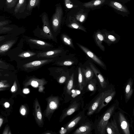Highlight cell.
Listing matches in <instances>:
<instances>
[{
	"label": "cell",
	"instance_id": "6da1fadb",
	"mask_svg": "<svg viewBox=\"0 0 134 134\" xmlns=\"http://www.w3.org/2000/svg\"><path fill=\"white\" fill-rule=\"evenodd\" d=\"M24 42V38H21L17 46L8 52L7 55L10 61H15L17 63L21 61L38 59L36 57L37 51L23 49Z\"/></svg>",
	"mask_w": 134,
	"mask_h": 134
},
{
	"label": "cell",
	"instance_id": "7a4b0ae2",
	"mask_svg": "<svg viewBox=\"0 0 134 134\" xmlns=\"http://www.w3.org/2000/svg\"><path fill=\"white\" fill-rule=\"evenodd\" d=\"M119 101L116 99L105 112L96 120L94 123V130L96 134H105L106 125L119 107Z\"/></svg>",
	"mask_w": 134,
	"mask_h": 134
},
{
	"label": "cell",
	"instance_id": "3957f363",
	"mask_svg": "<svg viewBox=\"0 0 134 134\" xmlns=\"http://www.w3.org/2000/svg\"><path fill=\"white\" fill-rule=\"evenodd\" d=\"M42 23V28L37 25L36 28L33 31L34 35L42 39L52 40L57 43V37L53 34L50 24V20L47 13L45 12L42 13L40 15Z\"/></svg>",
	"mask_w": 134,
	"mask_h": 134
},
{
	"label": "cell",
	"instance_id": "277c9868",
	"mask_svg": "<svg viewBox=\"0 0 134 134\" xmlns=\"http://www.w3.org/2000/svg\"><path fill=\"white\" fill-rule=\"evenodd\" d=\"M115 118L121 134H130L133 130V121L131 115L119 107L113 115Z\"/></svg>",
	"mask_w": 134,
	"mask_h": 134
},
{
	"label": "cell",
	"instance_id": "5b68a950",
	"mask_svg": "<svg viewBox=\"0 0 134 134\" xmlns=\"http://www.w3.org/2000/svg\"><path fill=\"white\" fill-rule=\"evenodd\" d=\"M60 57L21 61L17 63L16 67L21 70L30 72L38 69L46 65L53 63Z\"/></svg>",
	"mask_w": 134,
	"mask_h": 134
},
{
	"label": "cell",
	"instance_id": "8992f818",
	"mask_svg": "<svg viewBox=\"0 0 134 134\" xmlns=\"http://www.w3.org/2000/svg\"><path fill=\"white\" fill-rule=\"evenodd\" d=\"M55 7V12L52 15L50 22L53 33L57 37L60 32L63 15V10L60 4H56Z\"/></svg>",
	"mask_w": 134,
	"mask_h": 134
},
{
	"label": "cell",
	"instance_id": "52a82bcc",
	"mask_svg": "<svg viewBox=\"0 0 134 134\" xmlns=\"http://www.w3.org/2000/svg\"><path fill=\"white\" fill-rule=\"evenodd\" d=\"M23 38L24 42L31 49L45 51L54 48V46L52 44L38 39L27 36H24Z\"/></svg>",
	"mask_w": 134,
	"mask_h": 134
},
{
	"label": "cell",
	"instance_id": "ba28073f",
	"mask_svg": "<svg viewBox=\"0 0 134 134\" xmlns=\"http://www.w3.org/2000/svg\"><path fill=\"white\" fill-rule=\"evenodd\" d=\"M68 51L62 47L53 48L45 51H37L36 57L38 59H49L58 58L66 54Z\"/></svg>",
	"mask_w": 134,
	"mask_h": 134
},
{
	"label": "cell",
	"instance_id": "9c48e42d",
	"mask_svg": "<svg viewBox=\"0 0 134 134\" xmlns=\"http://www.w3.org/2000/svg\"><path fill=\"white\" fill-rule=\"evenodd\" d=\"M116 91L114 86L110 84L109 85L104 91V95L100 105L96 111L98 113L109 103L113 100L115 96Z\"/></svg>",
	"mask_w": 134,
	"mask_h": 134
},
{
	"label": "cell",
	"instance_id": "30bf717a",
	"mask_svg": "<svg viewBox=\"0 0 134 134\" xmlns=\"http://www.w3.org/2000/svg\"><path fill=\"white\" fill-rule=\"evenodd\" d=\"M78 60L74 54H66L60 57L59 58L52 63V65L59 66H66L77 64Z\"/></svg>",
	"mask_w": 134,
	"mask_h": 134
},
{
	"label": "cell",
	"instance_id": "8fae6325",
	"mask_svg": "<svg viewBox=\"0 0 134 134\" xmlns=\"http://www.w3.org/2000/svg\"><path fill=\"white\" fill-rule=\"evenodd\" d=\"M85 109L80 112L70 121L65 124L63 127L68 133L73 130L76 126L81 123L86 118Z\"/></svg>",
	"mask_w": 134,
	"mask_h": 134
},
{
	"label": "cell",
	"instance_id": "7c38bea8",
	"mask_svg": "<svg viewBox=\"0 0 134 134\" xmlns=\"http://www.w3.org/2000/svg\"><path fill=\"white\" fill-rule=\"evenodd\" d=\"M79 126L72 134H91L94 129V123L86 118L80 124Z\"/></svg>",
	"mask_w": 134,
	"mask_h": 134
},
{
	"label": "cell",
	"instance_id": "4fadbf2b",
	"mask_svg": "<svg viewBox=\"0 0 134 134\" xmlns=\"http://www.w3.org/2000/svg\"><path fill=\"white\" fill-rule=\"evenodd\" d=\"M26 6V0H19L15 7L12 15L18 19L25 18L27 17Z\"/></svg>",
	"mask_w": 134,
	"mask_h": 134
},
{
	"label": "cell",
	"instance_id": "5bb4252c",
	"mask_svg": "<svg viewBox=\"0 0 134 134\" xmlns=\"http://www.w3.org/2000/svg\"><path fill=\"white\" fill-rule=\"evenodd\" d=\"M25 31V29L23 27H19L14 24H8L4 26L0 27V34H15L18 36L24 33Z\"/></svg>",
	"mask_w": 134,
	"mask_h": 134
},
{
	"label": "cell",
	"instance_id": "9a60e30c",
	"mask_svg": "<svg viewBox=\"0 0 134 134\" xmlns=\"http://www.w3.org/2000/svg\"><path fill=\"white\" fill-rule=\"evenodd\" d=\"M82 101L75 100L67 108L63 111L60 119V121H62L66 117L70 115L76 111L79 110L81 105H82Z\"/></svg>",
	"mask_w": 134,
	"mask_h": 134
},
{
	"label": "cell",
	"instance_id": "2e32d148",
	"mask_svg": "<svg viewBox=\"0 0 134 134\" xmlns=\"http://www.w3.org/2000/svg\"><path fill=\"white\" fill-rule=\"evenodd\" d=\"M76 44L80 49L94 62L103 69L105 70H107L106 66L104 62L94 53L85 46L78 43H76Z\"/></svg>",
	"mask_w": 134,
	"mask_h": 134
},
{
	"label": "cell",
	"instance_id": "e0dca14e",
	"mask_svg": "<svg viewBox=\"0 0 134 134\" xmlns=\"http://www.w3.org/2000/svg\"><path fill=\"white\" fill-rule=\"evenodd\" d=\"M18 37L10 38L0 44V55L5 56L18 41Z\"/></svg>",
	"mask_w": 134,
	"mask_h": 134
},
{
	"label": "cell",
	"instance_id": "ac0fdd59",
	"mask_svg": "<svg viewBox=\"0 0 134 134\" xmlns=\"http://www.w3.org/2000/svg\"><path fill=\"white\" fill-rule=\"evenodd\" d=\"M104 36V41L108 46L116 43L120 39V37L113 31H109L105 29L101 30Z\"/></svg>",
	"mask_w": 134,
	"mask_h": 134
},
{
	"label": "cell",
	"instance_id": "d6986e66",
	"mask_svg": "<svg viewBox=\"0 0 134 134\" xmlns=\"http://www.w3.org/2000/svg\"><path fill=\"white\" fill-rule=\"evenodd\" d=\"M133 79L130 77L127 81L125 84L124 93L125 103H127L133 94L134 89L133 87Z\"/></svg>",
	"mask_w": 134,
	"mask_h": 134
},
{
	"label": "cell",
	"instance_id": "ffe728a7",
	"mask_svg": "<svg viewBox=\"0 0 134 134\" xmlns=\"http://www.w3.org/2000/svg\"><path fill=\"white\" fill-rule=\"evenodd\" d=\"M104 95V91L99 93L93 102L90 105L87 113V116L93 114L99 108L101 103Z\"/></svg>",
	"mask_w": 134,
	"mask_h": 134
},
{
	"label": "cell",
	"instance_id": "44dd1931",
	"mask_svg": "<svg viewBox=\"0 0 134 134\" xmlns=\"http://www.w3.org/2000/svg\"><path fill=\"white\" fill-rule=\"evenodd\" d=\"M90 67L93 71L102 88H106L109 85L107 80L105 79L98 69L93 63H89Z\"/></svg>",
	"mask_w": 134,
	"mask_h": 134
},
{
	"label": "cell",
	"instance_id": "7402d4cb",
	"mask_svg": "<svg viewBox=\"0 0 134 134\" xmlns=\"http://www.w3.org/2000/svg\"><path fill=\"white\" fill-rule=\"evenodd\" d=\"M106 133L109 134H121L116 120L113 116L106 125Z\"/></svg>",
	"mask_w": 134,
	"mask_h": 134
},
{
	"label": "cell",
	"instance_id": "603a6c76",
	"mask_svg": "<svg viewBox=\"0 0 134 134\" xmlns=\"http://www.w3.org/2000/svg\"><path fill=\"white\" fill-rule=\"evenodd\" d=\"M93 38L97 46L102 51H105V48L103 44V42L104 41V35L101 31L98 30L94 33Z\"/></svg>",
	"mask_w": 134,
	"mask_h": 134
},
{
	"label": "cell",
	"instance_id": "cb8c5ba5",
	"mask_svg": "<svg viewBox=\"0 0 134 134\" xmlns=\"http://www.w3.org/2000/svg\"><path fill=\"white\" fill-rule=\"evenodd\" d=\"M41 0H26L27 6L26 13L27 17L31 15L33 9L37 7L40 9Z\"/></svg>",
	"mask_w": 134,
	"mask_h": 134
},
{
	"label": "cell",
	"instance_id": "d4e9b609",
	"mask_svg": "<svg viewBox=\"0 0 134 134\" xmlns=\"http://www.w3.org/2000/svg\"><path fill=\"white\" fill-rule=\"evenodd\" d=\"M19 0H6L3 7V10L5 12L12 14L15 7Z\"/></svg>",
	"mask_w": 134,
	"mask_h": 134
},
{
	"label": "cell",
	"instance_id": "484cf974",
	"mask_svg": "<svg viewBox=\"0 0 134 134\" xmlns=\"http://www.w3.org/2000/svg\"><path fill=\"white\" fill-rule=\"evenodd\" d=\"M85 81V86L88 82L92 79L94 74V73L90 67L86 66V69L81 68Z\"/></svg>",
	"mask_w": 134,
	"mask_h": 134
},
{
	"label": "cell",
	"instance_id": "4316f807",
	"mask_svg": "<svg viewBox=\"0 0 134 134\" xmlns=\"http://www.w3.org/2000/svg\"><path fill=\"white\" fill-rule=\"evenodd\" d=\"M59 100L58 97H53L51 99L49 103L48 109L47 111L48 113H53L58 108L59 104Z\"/></svg>",
	"mask_w": 134,
	"mask_h": 134
},
{
	"label": "cell",
	"instance_id": "83f0119b",
	"mask_svg": "<svg viewBox=\"0 0 134 134\" xmlns=\"http://www.w3.org/2000/svg\"><path fill=\"white\" fill-rule=\"evenodd\" d=\"M74 73H73L70 75V78L66 82L65 90L66 94L69 95L71 94L72 90L74 86Z\"/></svg>",
	"mask_w": 134,
	"mask_h": 134
},
{
	"label": "cell",
	"instance_id": "f1b7e54d",
	"mask_svg": "<svg viewBox=\"0 0 134 134\" xmlns=\"http://www.w3.org/2000/svg\"><path fill=\"white\" fill-rule=\"evenodd\" d=\"M109 4L111 7L121 12L125 13L128 12V10L126 7L119 2L111 1L110 2Z\"/></svg>",
	"mask_w": 134,
	"mask_h": 134
},
{
	"label": "cell",
	"instance_id": "f546056e",
	"mask_svg": "<svg viewBox=\"0 0 134 134\" xmlns=\"http://www.w3.org/2000/svg\"><path fill=\"white\" fill-rule=\"evenodd\" d=\"M60 38L62 41L65 44L75 49L72 40L68 35L65 33L62 34L61 35Z\"/></svg>",
	"mask_w": 134,
	"mask_h": 134
},
{
	"label": "cell",
	"instance_id": "4dcf8cb0",
	"mask_svg": "<svg viewBox=\"0 0 134 134\" xmlns=\"http://www.w3.org/2000/svg\"><path fill=\"white\" fill-rule=\"evenodd\" d=\"M105 1L106 0H93L84 3L83 5L87 8H92L102 4L105 3Z\"/></svg>",
	"mask_w": 134,
	"mask_h": 134
},
{
	"label": "cell",
	"instance_id": "1f68e13d",
	"mask_svg": "<svg viewBox=\"0 0 134 134\" xmlns=\"http://www.w3.org/2000/svg\"><path fill=\"white\" fill-rule=\"evenodd\" d=\"M67 26L68 27L73 29L82 30L85 32L87 31L86 29L74 19L70 21L67 24Z\"/></svg>",
	"mask_w": 134,
	"mask_h": 134
},
{
	"label": "cell",
	"instance_id": "d6a6232c",
	"mask_svg": "<svg viewBox=\"0 0 134 134\" xmlns=\"http://www.w3.org/2000/svg\"><path fill=\"white\" fill-rule=\"evenodd\" d=\"M78 87L80 90H82L85 86V81L81 68L79 67L78 69Z\"/></svg>",
	"mask_w": 134,
	"mask_h": 134
},
{
	"label": "cell",
	"instance_id": "836d02e7",
	"mask_svg": "<svg viewBox=\"0 0 134 134\" xmlns=\"http://www.w3.org/2000/svg\"><path fill=\"white\" fill-rule=\"evenodd\" d=\"M35 117L36 120L39 123L42 122V116L41 112L38 102H35Z\"/></svg>",
	"mask_w": 134,
	"mask_h": 134
},
{
	"label": "cell",
	"instance_id": "e575fe53",
	"mask_svg": "<svg viewBox=\"0 0 134 134\" xmlns=\"http://www.w3.org/2000/svg\"><path fill=\"white\" fill-rule=\"evenodd\" d=\"M96 83L97 81L96 79H92L87 84V90L93 92H95L97 89Z\"/></svg>",
	"mask_w": 134,
	"mask_h": 134
},
{
	"label": "cell",
	"instance_id": "d590c367",
	"mask_svg": "<svg viewBox=\"0 0 134 134\" xmlns=\"http://www.w3.org/2000/svg\"><path fill=\"white\" fill-rule=\"evenodd\" d=\"M0 68L2 69H15L13 66L1 59L0 60Z\"/></svg>",
	"mask_w": 134,
	"mask_h": 134
},
{
	"label": "cell",
	"instance_id": "8d00e7d4",
	"mask_svg": "<svg viewBox=\"0 0 134 134\" xmlns=\"http://www.w3.org/2000/svg\"><path fill=\"white\" fill-rule=\"evenodd\" d=\"M76 20L80 23L83 22L86 18V15L84 13H77L75 16Z\"/></svg>",
	"mask_w": 134,
	"mask_h": 134
},
{
	"label": "cell",
	"instance_id": "74e56055",
	"mask_svg": "<svg viewBox=\"0 0 134 134\" xmlns=\"http://www.w3.org/2000/svg\"><path fill=\"white\" fill-rule=\"evenodd\" d=\"M12 22L11 20L9 19H6L4 17L0 16V27L4 26L10 24Z\"/></svg>",
	"mask_w": 134,
	"mask_h": 134
},
{
	"label": "cell",
	"instance_id": "f35d334b",
	"mask_svg": "<svg viewBox=\"0 0 134 134\" xmlns=\"http://www.w3.org/2000/svg\"><path fill=\"white\" fill-rule=\"evenodd\" d=\"M65 4L66 7L68 8H71L73 7V5L70 0H64Z\"/></svg>",
	"mask_w": 134,
	"mask_h": 134
},
{
	"label": "cell",
	"instance_id": "ab89813d",
	"mask_svg": "<svg viewBox=\"0 0 134 134\" xmlns=\"http://www.w3.org/2000/svg\"><path fill=\"white\" fill-rule=\"evenodd\" d=\"M6 0H0V9L1 10L3 9Z\"/></svg>",
	"mask_w": 134,
	"mask_h": 134
},
{
	"label": "cell",
	"instance_id": "60d3db41",
	"mask_svg": "<svg viewBox=\"0 0 134 134\" xmlns=\"http://www.w3.org/2000/svg\"><path fill=\"white\" fill-rule=\"evenodd\" d=\"M21 113L23 115H24L26 113L25 110L24 108H22L20 111Z\"/></svg>",
	"mask_w": 134,
	"mask_h": 134
},
{
	"label": "cell",
	"instance_id": "b9f144b4",
	"mask_svg": "<svg viewBox=\"0 0 134 134\" xmlns=\"http://www.w3.org/2000/svg\"><path fill=\"white\" fill-rule=\"evenodd\" d=\"M23 92L26 94H27L29 92V90L27 88H25L23 90Z\"/></svg>",
	"mask_w": 134,
	"mask_h": 134
},
{
	"label": "cell",
	"instance_id": "7bdbcfd3",
	"mask_svg": "<svg viewBox=\"0 0 134 134\" xmlns=\"http://www.w3.org/2000/svg\"><path fill=\"white\" fill-rule=\"evenodd\" d=\"M4 105L6 108H8L9 107L10 104L6 102L5 103Z\"/></svg>",
	"mask_w": 134,
	"mask_h": 134
},
{
	"label": "cell",
	"instance_id": "ee69618b",
	"mask_svg": "<svg viewBox=\"0 0 134 134\" xmlns=\"http://www.w3.org/2000/svg\"><path fill=\"white\" fill-rule=\"evenodd\" d=\"M15 87L14 86H13L11 88V91L12 92H14V91L15 90Z\"/></svg>",
	"mask_w": 134,
	"mask_h": 134
},
{
	"label": "cell",
	"instance_id": "f6af8a7d",
	"mask_svg": "<svg viewBox=\"0 0 134 134\" xmlns=\"http://www.w3.org/2000/svg\"><path fill=\"white\" fill-rule=\"evenodd\" d=\"M3 122V119L1 118H0V127H1V126H2V124Z\"/></svg>",
	"mask_w": 134,
	"mask_h": 134
},
{
	"label": "cell",
	"instance_id": "bcb514c9",
	"mask_svg": "<svg viewBox=\"0 0 134 134\" xmlns=\"http://www.w3.org/2000/svg\"><path fill=\"white\" fill-rule=\"evenodd\" d=\"M4 86V83L1 81L0 82V88H1V87H2Z\"/></svg>",
	"mask_w": 134,
	"mask_h": 134
},
{
	"label": "cell",
	"instance_id": "7dc6e473",
	"mask_svg": "<svg viewBox=\"0 0 134 134\" xmlns=\"http://www.w3.org/2000/svg\"><path fill=\"white\" fill-rule=\"evenodd\" d=\"M132 115L133 116H134V105L133 107V110L132 111Z\"/></svg>",
	"mask_w": 134,
	"mask_h": 134
},
{
	"label": "cell",
	"instance_id": "c3c4849f",
	"mask_svg": "<svg viewBox=\"0 0 134 134\" xmlns=\"http://www.w3.org/2000/svg\"></svg>",
	"mask_w": 134,
	"mask_h": 134
}]
</instances>
